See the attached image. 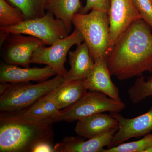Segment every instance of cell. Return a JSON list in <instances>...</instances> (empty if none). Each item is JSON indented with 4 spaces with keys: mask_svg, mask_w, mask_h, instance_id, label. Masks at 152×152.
Wrapping results in <instances>:
<instances>
[{
    "mask_svg": "<svg viewBox=\"0 0 152 152\" xmlns=\"http://www.w3.org/2000/svg\"><path fill=\"white\" fill-rule=\"evenodd\" d=\"M142 19L133 23L106 57L111 76L120 81L152 73V33Z\"/></svg>",
    "mask_w": 152,
    "mask_h": 152,
    "instance_id": "1",
    "label": "cell"
},
{
    "mask_svg": "<svg viewBox=\"0 0 152 152\" xmlns=\"http://www.w3.org/2000/svg\"><path fill=\"white\" fill-rule=\"evenodd\" d=\"M51 118L36 121L23 113H0V152H33L41 143H53Z\"/></svg>",
    "mask_w": 152,
    "mask_h": 152,
    "instance_id": "2",
    "label": "cell"
},
{
    "mask_svg": "<svg viewBox=\"0 0 152 152\" xmlns=\"http://www.w3.org/2000/svg\"><path fill=\"white\" fill-rule=\"evenodd\" d=\"M65 81L63 76L36 84L30 82L0 84L1 113H24L36 101L61 86Z\"/></svg>",
    "mask_w": 152,
    "mask_h": 152,
    "instance_id": "3",
    "label": "cell"
},
{
    "mask_svg": "<svg viewBox=\"0 0 152 152\" xmlns=\"http://www.w3.org/2000/svg\"><path fill=\"white\" fill-rule=\"evenodd\" d=\"M72 23L83 37L94 61L105 59L110 42L107 13L97 10L91 11L89 14L77 13Z\"/></svg>",
    "mask_w": 152,
    "mask_h": 152,
    "instance_id": "4",
    "label": "cell"
},
{
    "mask_svg": "<svg viewBox=\"0 0 152 152\" xmlns=\"http://www.w3.org/2000/svg\"><path fill=\"white\" fill-rule=\"evenodd\" d=\"M125 107L122 102L115 100L100 92L90 91L73 105L61 110L52 119L54 123L73 121L105 112L120 113Z\"/></svg>",
    "mask_w": 152,
    "mask_h": 152,
    "instance_id": "5",
    "label": "cell"
},
{
    "mask_svg": "<svg viewBox=\"0 0 152 152\" xmlns=\"http://www.w3.org/2000/svg\"><path fill=\"white\" fill-rule=\"evenodd\" d=\"M10 34H20L40 39L46 45H52L56 42L69 35L61 20L47 11L43 16L25 20L18 24L8 27L0 28Z\"/></svg>",
    "mask_w": 152,
    "mask_h": 152,
    "instance_id": "6",
    "label": "cell"
},
{
    "mask_svg": "<svg viewBox=\"0 0 152 152\" xmlns=\"http://www.w3.org/2000/svg\"><path fill=\"white\" fill-rule=\"evenodd\" d=\"M84 42V38L77 29L75 28L70 35L56 42L49 48L38 47L33 53L31 63L44 64L49 66L56 72L65 78L68 71L64 66L66 56L74 45Z\"/></svg>",
    "mask_w": 152,
    "mask_h": 152,
    "instance_id": "7",
    "label": "cell"
},
{
    "mask_svg": "<svg viewBox=\"0 0 152 152\" xmlns=\"http://www.w3.org/2000/svg\"><path fill=\"white\" fill-rule=\"evenodd\" d=\"M3 45V57L6 63L29 68L36 49L46 45L40 39L33 36L10 34Z\"/></svg>",
    "mask_w": 152,
    "mask_h": 152,
    "instance_id": "8",
    "label": "cell"
},
{
    "mask_svg": "<svg viewBox=\"0 0 152 152\" xmlns=\"http://www.w3.org/2000/svg\"><path fill=\"white\" fill-rule=\"evenodd\" d=\"M110 1L107 13L110 23V42L107 55L118 39L129 26L134 22L141 19L132 0Z\"/></svg>",
    "mask_w": 152,
    "mask_h": 152,
    "instance_id": "9",
    "label": "cell"
},
{
    "mask_svg": "<svg viewBox=\"0 0 152 152\" xmlns=\"http://www.w3.org/2000/svg\"><path fill=\"white\" fill-rule=\"evenodd\" d=\"M118 122V129L108 148L116 146L133 138H137L152 132V106L148 111L132 118H126L119 113H110Z\"/></svg>",
    "mask_w": 152,
    "mask_h": 152,
    "instance_id": "10",
    "label": "cell"
},
{
    "mask_svg": "<svg viewBox=\"0 0 152 152\" xmlns=\"http://www.w3.org/2000/svg\"><path fill=\"white\" fill-rule=\"evenodd\" d=\"M118 126L113 128L100 135L84 140L80 137H67L54 146L55 152H103L108 148Z\"/></svg>",
    "mask_w": 152,
    "mask_h": 152,
    "instance_id": "11",
    "label": "cell"
},
{
    "mask_svg": "<svg viewBox=\"0 0 152 152\" xmlns=\"http://www.w3.org/2000/svg\"><path fill=\"white\" fill-rule=\"evenodd\" d=\"M111 76L105 59L101 58L95 61L93 70L83 81L84 84L91 91L100 92L115 100L121 102L119 89L112 81Z\"/></svg>",
    "mask_w": 152,
    "mask_h": 152,
    "instance_id": "12",
    "label": "cell"
},
{
    "mask_svg": "<svg viewBox=\"0 0 152 152\" xmlns=\"http://www.w3.org/2000/svg\"><path fill=\"white\" fill-rule=\"evenodd\" d=\"M57 75L53 69L48 66L41 68H21L15 65L2 63L0 67V83L42 82Z\"/></svg>",
    "mask_w": 152,
    "mask_h": 152,
    "instance_id": "13",
    "label": "cell"
},
{
    "mask_svg": "<svg viewBox=\"0 0 152 152\" xmlns=\"http://www.w3.org/2000/svg\"><path fill=\"white\" fill-rule=\"evenodd\" d=\"M71 69L65 77V83L84 81L89 75L94 66L95 61L90 55L85 42L77 45L73 51L68 53Z\"/></svg>",
    "mask_w": 152,
    "mask_h": 152,
    "instance_id": "14",
    "label": "cell"
},
{
    "mask_svg": "<svg viewBox=\"0 0 152 152\" xmlns=\"http://www.w3.org/2000/svg\"><path fill=\"white\" fill-rule=\"evenodd\" d=\"M118 126V120L104 113L95 114L77 121L75 131L83 138L96 137Z\"/></svg>",
    "mask_w": 152,
    "mask_h": 152,
    "instance_id": "15",
    "label": "cell"
},
{
    "mask_svg": "<svg viewBox=\"0 0 152 152\" xmlns=\"http://www.w3.org/2000/svg\"><path fill=\"white\" fill-rule=\"evenodd\" d=\"M87 91L83 81L64 82L48 94L57 109L61 110L73 105L88 92Z\"/></svg>",
    "mask_w": 152,
    "mask_h": 152,
    "instance_id": "16",
    "label": "cell"
},
{
    "mask_svg": "<svg viewBox=\"0 0 152 152\" xmlns=\"http://www.w3.org/2000/svg\"><path fill=\"white\" fill-rule=\"evenodd\" d=\"M83 8L80 0H49L45 6V10L62 21L69 34L72 30L73 17Z\"/></svg>",
    "mask_w": 152,
    "mask_h": 152,
    "instance_id": "17",
    "label": "cell"
},
{
    "mask_svg": "<svg viewBox=\"0 0 152 152\" xmlns=\"http://www.w3.org/2000/svg\"><path fill=\"white\" fill-rule=\"evenodd\" d=\"M59 111L48 94L39 98L23 114L28 118L41 121L51 118Z\"/></svg>",
    "mask_w": 152,
    "mask_h": 152,
    "instance_id": "18",
    "label": "cell"
},
{
    "mask_svg": "<svg viewBox=\"0 0 152 152\" xmlns=\"http://www.w3.org/2000/svg\"><path fill=\"white\" fill-rule=\"evenodd\" d=\"M18 8L24 15L25 20L37 18L45 14V6L49 0H6Z\"/></svg>",
    "mask_w": 152,
    "mask_h": 152,
    "instance_id": "19",
    "label": "cell"
},
{
    "mask_svg": "<svg viewBox=\"0 0 152 152\" xmlns=\"http://www.w3.org/2000/svg\"><path fill=\"white\" fill-rule=\"evenodd\" d=\"M127 92L130 99L134 104H138L152 96V75L147 80L143 76L138 77Z\"/></svg>",
    "mask_w": 152,
    "mask_h": 152,
    "instance_id": "20",
    "label": "cell"
},
{
    "mask_svg": "<svg viewBox=\"0 0 152 152\" xmlns=\"http://www.w3.org/2000/svg\"><path fill=\"white\" fill-rule=\"evenodd\" d=\"M22 11L6 0H0V28L15 26L25 20Z\"/></svg>",
    "mask_w": 152,
    "mask_h": 152,
    "instance_id": "21",
    "label": "cell"
},
{
    "mask_svg": "<svg viewBox=\"0 0 152 152\" xmlns=\"http://www.w3.org/2000/svg\"><path fill=\"white\" fill-rule=\"evenodd\" d=\"M152 145L151 133L138 140L122 143L116 146L104 149L103 152H146Z\"/></svg>",
    "mask_w": 152,
    "mask_h": 152,
    "instance_id": "22",
    "label": "cell"
},
{
    "mask_svg": "<svg viewBox=\"0 0 152 152\" xmlns=\"http://www.w3.org/2000/svg\"><path fill=\"white\" fill-rule=\"evenodd\" d=\"M141 19L152 29V0H132Z\"/></svg>",
    "mask_w": 152,
    "mask_h": 152,
    "instance_id": "23",
    "label": "cell"
},
{
    "mask_svg": "<svg viewBox=\"0 0 152 152\" xmlns=\"http://www.w3.org/2000/svg\"><path fill=\"white\" fill-rule=\"evenodd\" d=\"M110 6V0H86V5L80 13L87 14L89 11H103L108 13Z\"/></svg>",
    "mask_w": 152,
    "mask_h": 152,
    "instance_id": "24",
    "label": "cell"
},
{
    "mask_svg": "<svg viewBox=\"0 0 152 152\" xmlns=\"http://www.w3.org/2000/svg\"><path fill=\"white\" fill-rule=\"evenodd\" d=\"M55 152L54 146L53 145V143H41L38 145L33 150V152Z\"/></svg>",
    "mask_w": 152,
    "mask_h": 152,
    "instance_id": "25",
    "label": "cell"
},
{
    "mask_svg": "<svg viewBox=\"0 0 152 152\" xmlns=\"http://www.w3.org/2000/svg\"><path fill=\"white\" fill-rule=\"evenodd\" d=\"M146 152H152V145L146 150Z\"/></svg>",
    "mask_w": 152,
    "mask_h": 152,
    "instance_id": "26",
    "label": "cell"
}]
</instances>
